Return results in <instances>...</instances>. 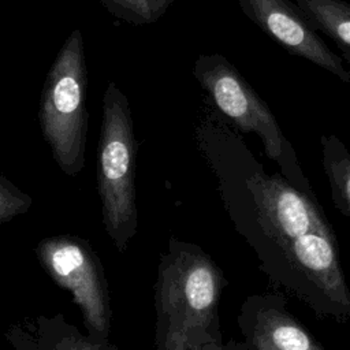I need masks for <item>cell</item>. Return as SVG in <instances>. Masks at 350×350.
I'll return each mask as SVG.
<instances>
[{
  "mask_svg": "<svg viewBox=\"0 0 350 350\" xmlns=\"http://www.w3.org/2000/svg\"><path fill=\"white\" fill-rule=\"evenodd\" d=\"M223 273L198 246L171 238L154 286L156 350H202L221 343Z\"/></svg>",
  "mask_w": 350,
  "mask_h": 350,
  "instance_id": "6da1fadb",
  "label": "cell"
},
{
  "mask_svg": "<svg viewBox=\"0 0 350 350\" xmlns=\"http://www.w3.org/2000/svg\"><path fill=\"white\" fill-rule=\"evenodd\" d=\"M138 141L127 96L109 81L103 96L97 153V189L107 234L122 253L137 234Z\"/></svg>",
  "mask_w": 350,
  "mask_h": 350,
  "instance_id": "7a4b0ae2",
  "label": "cell"
},
{
  "mask_svg": "<svg viewBox=\"0 0 350 350\" xmlns=\"http://www.w3.org/2000/svg\"><path fill=\"white\" fill-rule=\"evenodd\" d=\"M249 211L238 216V228L257 254L261 271L271 278L290 247L308 232L329 226L308 187L279 175L256 172L246 180Z\"/></svg>",
  "mask_w": 350,
  "mask_h": 350,
  "instance_id": "3957f363",
  "label": "cell"
},
{
  "mask_svg": "<svg viewBox=\"0 0 350 350\" xmlns=\"http://www.w3.org/2000/svg\"><path fill=\"white\" fill-rule=\"evenodd\" d=\"M88 68L83 37L71 31L49 67L38 103V123L59 170L77 176L85 168Z\"/></svg>",
  "mask_w": 350,
  "mask_h": 350,
  "instance_id": "277c9868",
  "label": "cell"
},
{
  "mask_svg": "<svg viewBox=\"0 0 350 350\" xmlns=\"http://www.w3.org/2000/svg\"><path fill=\"white\" fill-rule=\"evenodd\" d=\"M193 75L215 107L241 131L260 137L268 159L290 175L297 165L291 145L283 135L275 115L242 74L221 55H200Z\"/></svg>",
  "mask_w": 350,
  "mask_h": 350,
  "instance_id": "5b68a950",
  "label": "cell"
},
{
  "mask_svg": "<svg viewBox=\"0 0 350 350\" xmlns=\"http://www.w3.org/2000/svg\"><path fill=\"white\" fill-rule=\"evenodd\" d=\"M36 254L48 275L68 290L81 309L86 335L94 342H108L111 306L103 265L88 241L74 235L44 238Z\"/></svg>",
  "mask_w": 350,
  "mask_h": 350,
  "instance_id": "8992f818",
  "label": "cell"
},
{
  "mask_svg": "<svg viewBox=\"0 0 350 350\" xmlns=\"http://www.w3.org/2000/svg\"><path fill=\"white\" fill-rule=\"evenodd\" d=\"M239 7L284 51L350 82V71L345 68L343 59L327 46L297 4L290 0H239Z\"/></svg>",
  "mask_w": 350,
  "mask_h": 350,
  "instance_id": "52a82bcc",
  "label": "cell"
},
{
  "mask_svg": "<svg viewBox=\"0 0 350 350\" xmlns=\"http://www.w3.org/2000/svg\"><path fill=\"white\" fill-rule=\"evenodd\" d=\"M238 323L245 342L254 350H325L276 294L250 295Z\"/></svg>",
  "mask_w": 350,
  "mask_h": 350,
  "instance_id": "ba28073f",
  "label": "cell"
},
{
  "mask_svg": "<svg viewBox=\"0 0 350 350\" xmlns=\"http://www.w3.org/2000/svg\"><path fill=\"white\" fill-rule=\"evenodd\" d=\"M30 329L11 327L7 340L15 350H118L109 342L98 343L70 324L62 313L38 316Z\"/></svg>",
  "mask_w": 350,
  "mask_h": 350,
  "instance_id": "9c48e42d",
  "label": "cell"
},
{
  "mask_svg": "<svg viewBox=\"0 0 350 350\" xmlns=\"http://www.w3.org/2000/svg\"><path fill=\"white\" fill-rule=\"evenodd\" d=\"M313 27L328 36L340 51L350 52V4L343 0H297Z\"/></svg>",
  "mask_w": 350,
  "mask_h": 350,
  "instance_id": "30bf717a",
  "label": "cell"
},
{
  "mask_svg": "<svg viewBox=\"0 0 350 350\" xmlns=\"http://www.w3.org/2000/svg\"><path fill=\"white\" fill-rule=\"evenodd\" d=\"M323 165L335 206L350 220V152L336 135H323Z\"/></svg>",
  "mask_w": 350,
  "mask_h": 350,
  "instance_id": "8fae6325",
  "label": "cell"
},
{
  "mask_svg": "<svg viewBox=\"0 0 350 350\" xmlns=\"http://www.w3.org/2000/svg\"><path fill=\"white\" fill-rule=\"evenodd\" d=\"M116 18L133 25H149L157 21L152 0H100Z\"/></svg>",
  "mask_w": 350,
  "mask_h": 350,
  "instance_id": "7c38bea8",
  "label": "cell"
},
{
  "mask_svg": "<svg viewBox=\"0 0 350 350\" xmlns=\"http://www.w3.org/2000/svg\"><path fill=\"white\" fill-rule=\"evenodd\" d=\"M33 204L29 194L16 187L10 179L0 175V224L26 213Z\"/></svg>",
  "mask_w": 350,
  "mask_h": 350,
  "instance_id": "4fadbf2b",
  "label": "cell"
},
{
  "mask_svg": "<svg viewBox=\"0 0 350 350\" xmlns=\"http://www.w3.org/2000/svg\"><path fill=\"white\" fill-rule=\"evenodd\" d=\"M202 350H254L252 346H249L246 342L245 343H228V345H212L208 346Z\"/></svg>",
  "mask_w": 350,
  "mask_h": 350,
  "instance_id": "5bb4252c",
  "label": "cell"
},
{
  "mask_svg": "<svg viewBox=\"0 0 350 350\" xmlns=\"http://www.w3.org/2000/svg\"><path fill=\"white\" fill-rule=\"evenodd\" d=\"M172 1L174 0H152L153 11H154V15L157 19L167 11V8L172 4Z\"/></svg>",
  "mask_w": 350,
  "mask_h": 350,
  "instance_id": "9a60e30c",
  "label": "cell"
},
{
  "mask_svg": "<svg viewBox=\"0 0 350 350\" xmlns=\"http://www.w3.org/2000/svg\"><path fill=\"white\" fill-rule=\"evenodd\" d=\"M343 59L347 62V64H349V67H350V52L343 51Z\"/></svg>",
  "mask_w": 350,
  "mask_h": 350,
  "instance_id": "2e32d148",
  "label": "cell"
}]
</instances>
